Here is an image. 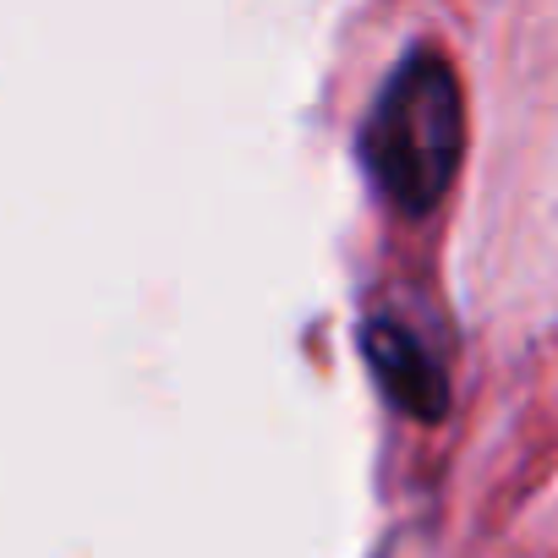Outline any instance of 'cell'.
I'll return each instance as SVG.
<instances>
[{"instance_id":"1","label":"cell","mask_w":558,"mask_h":558,"mask_svg":"<svg viewBox=\"0 0 558 558\" xmlns=\"http://www.w3.org/2000/svg\"><path fill=\"white\" fill-rule=\"evenodd\" d=\"M465 159L460 77L438 50L405 56L362 126V165L373 186L411 219L433 214Z\"/></svg>"},{"instance_id":"2","label":"cell","mask_w":558,"mask_h":558,"mask_svg":"<svg viewBox=\"0 0 558 558\" xmlns=\"http://www.w3.org/2000/svg\"><path fill=\"white\" fill-rule=\"evenodd\" d=\"M362 345H367V367H373L378 389H384L405 416L438 422V416L449 411V378H444L438 356H433L405 324L378 318V324H367Z\"/></svg>"}]
</instances>
